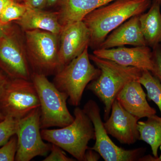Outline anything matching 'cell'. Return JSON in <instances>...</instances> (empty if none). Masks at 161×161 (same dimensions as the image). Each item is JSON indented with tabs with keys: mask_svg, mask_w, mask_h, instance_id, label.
I'll list each match as a JSON object with an SVG mask.
<instances>
[{
	"mask_svg": "<svg viewBox=\"0 0 161 161\" xmlns=\"http://www.w3.org/2000/svg\"><path fill=\"white\" fill-rule=\"evenodd\" d=\"M93 54L111 60L119 65L133 67L151 72L153 69L152 51L147 45L132 47H119L94 50Z\"/></svg>",
	"mask_w": 161,
	"mask_h": 161,
	"instance_id": "cell-13",
	"label": "cell"
},
{
	"mask_svg": "<svg viewBox=\"0 0 161 161\" xmlns=\"http://www.w3.org/2000/svg\"><path fill=\"white\" fill-rule=\"evenodd\" d=\"M115 0H62L58 11L61 26L82 21L91 12Z\"/></svg>",
	"mask_w": 161,
	"mask_h": 161,
	"instance_id": "cell-17",
	"label": "cell"
},
{
	"mask_svg": "<svg viewBox=\"0 0 161 161\" xmlns=\"http://www.w3.org/2000/svg\"><path fill=\"white\" fill-rule=\"evenodd\" d=\"M74 120L66 126L58 129H42V138L55 144L73 156L77 160L84 161L90 141L95 140L93 124L83 109L76 107Z\"/></svg>",
	"mask_w": 161,
	"mask_h": 161,
	"instance_id": "cell-3",
	"label": "cell"
},
{
	"mask_svg": "<svg viewBox=\"0 0 161 161\" xmlns=\"http://www.w3.org/2000/svg\"><path fill=\"white\" fill-rule=\"evenodd\" d=\"M2 37H0V41H1V38H2Z\"/></svg>",
	"mask_w": 161,
	"mask_h": 161,
	"instance_id": "cell-35",
	"label": "cell"
},
{
	"mask_svg": "<svg viewBox=\"0 0 161 161\" xmlns=\"http://www.w3.org/2000/svg\"><path fill=\"white\" fill-rule=\"evenodd\" d=\"M161 161V155L160 157H155L154 156L151 155L143 156L139 160V161Z\"/></svg>",
	"mask_w": 161,
	"mask_h": 161,
	"instance_id": "cell-29",
	"label": "cell"
},
{
	"mask_svg": "<svg viewBox=\"0 0 161 161\" xmlns=\"http://www.w3.org/2000/svg\"><path fill=\"white\" fill-rule=\"evenodd\" d=\"M138 81L147 91V97L158 107L161 115V83L150 71L142 70Z\"/></svg>",
	"mask_w": 161,
	"mask_h": 161,
	"instance_id": "cell-20",
	"label": "cell"
},
{
	"mask_svg": "<svg viewBox=\"0 0 161 161\" xmlns=\"http://www.w3.org/2000/svg\"><path fill=\"white\" fill-rule=\"evenodd\" d=\"M13 1H15V2H19V3H20V2H22V1L23 2V0H13Z\"/></svg>",
	"mask_w": 161,
	"mask_h": 161,
	"instance_id": "cell-34",
	"label": "cell"
},
{
	"mask_svg": "<svg viewBox=\"0 0 161 161\" xmlns=\"http://www.w3.org/2000/svg\"><path fill=\"white\" fill-rule=\"evenodd\" d=\"M161 0H153L148 11L139 16L140 24L147 46L161 43Z\"/></svg>",
	"mask_w": 161,
	"mask_h": 161,
	"instance_id": "cell-18",
	"label": "cell"
},
{
	"mask_svg": "<svg viewBox=\"0 0 161 161\" xmlns=\"http://www.w3.org/2000/svg\"><path fill=\"white\" fill-rule=\"evenodd\" d=\"M31 80L40 100L41 130L62 128L71 123L74 117L67 106V95L59 91L45 75L32 73Z\"/></svg>",
	"mask_w": 161,
	"mask_h": 161,
	"instance_id": "cell-4",
	"label": "cell"
},
{
	"mask_svg": "<svg viewBox=\"0 0 161 161\" xmlns=\"http://www.w3.org/2000/svg\"><path fill=\"white\" fill-rule=\"evenodd\" d=\"M91 35L83 21L63 27L59 36V58L62 68L89 47Z\"/></svg>",
	"mask_w": 161,
	"mask_h": 161,
	"instance_id": "cell-11",
	"label": "cell"
},
{
	"mask_svg": "<svg viewBox=\"0 0 161 161\" xmlns=\"http://www.w3.org/2000/svg\"><path fill=\"white\" fill-rule=\"evenodd\" d=\"M50 153L45 158L43 161H74L76 160L71 158L67 156L66 153L60 147L51 144Z\"/></svg>",
	"mask_w": 161,
	"mask_h": 161,
	"instance_id": "cell-24",
	"label": "cell"
},
{
	"mask_svg": "<svg viewBox=\"0 0 161 161\" xmlns=\"http://www.w3.org/2000/svg\"><path fill=\"white\" fill-rule=\"evenodd\" d=\"M23 2L29 8L43 9L46 6L47 0H23Z\"/></svg>",
	"mask_w": 161,
	"mask_h": 161,
	"instance_id": "cell-26",
	"label": "cell"
},
{
	"mask_svg": "<svg viewBox=\"0 0 161 161\" xmlns=\"http://www.w3.org/2000/svg\"><path fill=\"white\" fill-rule=\"evenodd\" d=\"M0 69L10 79L31 80L24 32L9 24L0 41Z\"/></svg>",
	"mask_w": 161,
	"mask_h": 161,
	"instance_id": "cell-7",
	"label": "cell"
},
{
	"mask_svg": "<svg viewBox=\"0 0 161 161\" xmlns=\"http://www.w3.org/2000/svg\"><path fill=\"white\" fill-rule=\"evenodd\" d=\"M88 47L63 67L53 80L56 87L67 95L69 103L73 106L80 105L86 88L100 74V70L91 63Z\"/></svg>",
	"mask_w": 161,
	"mask_h": 161,
	"instance_id": "cell-6",
	"label": "cell"
},
{
	"mask_svg": "<svg viewBox=\"0 0 161 161\" xmlns=\"http://www.w3.org/2000/svg\"><path fill=\"white\" fill-rule=\"evenodd\" d=\"M62 0H47L46 6H55V5L59 3L60 1Z\"/></svg>",
	"mask_w": 161,
	"mask_h": 161,
	"instance_id": "cell-32",
	"label": "cell"
},
{
	"mask_svg": "<svg viewBox=\"0 0 161 161\" xmlns=\"http://www.w3.org/2000/svg\"><path fill=\"white\" fill-rule=\"evenodd\" d=\"M151 0H115L93 10L83 22L91 35L89 47L98 49L111 32L130 18L149 9Z\"/></svg>",
	"mask_w": 161,
	"mask_h": 161,
	"instance_id": "cell-1",
	"label": "cell"
},
{
	"mask_svg": "<svg viewBox=\"0 0 161 161\" xmlns=\"http://www.w3.org/2000/svg\"><path fill=\"white\" fill-rule=\"evenodd\" d=\"M139 16L130 18L111 32L98 48L108 49L125 45H147L141 30Z\"/></svg>",
	"mask_w": 161,
	"mask_h": 161,
	"instance_id": "cell-15",
	"label": "cell"
},
{
	"mask_svg": "<svg viewBox=\"0 0 161 161\" xmlns=\"http://www.w3.org/2000/svg\"><path fill=\"white\" fill-rule=\"evenodd\" d=\"M84 111L93 124L95 142L92 150L97 151L105 161H137L144 156L146 148L125 150L119 147L110 138L104 126L98 104L89 100L84 106Z\"/></svg>",
	"mask_w": 161,
	"mask_h": 161,
	"instance_id": "cell-9",
	"label": "cell"
},
{
	"mask_svg": "<svg viewBox=\"0 0 161 161\" xmlns=\"http://www.w3.org/2000/svg\"><path fill=\"white\" fill-rule=\"evenodd\" d=\"M111 115L103 123L107 133L120 143L130 145L139 140V119L125 109L115 99L112 104Z\"/></svg>",
	"mask_w": 161,
	"mask_h": 161,
	"instance_id": "cell-12",
	"label": "cell"
},
{
	"mask_svg": "<svg viewBox=\"0 0 161 161\" xmlns=\"http://www.w3.org/2000/svg\"><path fill=\"white\" fill-rule=\"evenodd\" d=\"M40 107L37 92L31 80L10 79L0 97V112L15 119Z\"/></svg>",
	"mask_w": 161,
	"mask_h": 161,
	"instance_id": "cell-8",
	"label": "cell"
},
{
	"mask_svg": "<svg viewBox=\"0 0 161 161\" xmlns=\"http://www.w3.org/2000/svg\"><path fill=\"white\" fill-rule=\"evenodd\" d=\"M17 150V137L12 136L8 142L0 147V161H14Z\"/></svg>",
	"mask_w": 161,
	"mask_h": 161,
	"instance_id": "cell-23",
	"label": "cell"
},
{
	"mask_svg": "<svg viewBox=\"0 0 161 161\" xmlns=\"http://www.w3.org/2000/svg\"><path fill=\"white\" fill-rule=\"evenodd\" d=\"M89 58L100 70V74L86 88L103 103L104 117L106 120L110 115L112 104L119 92L130 81L138 80L142 70L119 65L94 54H89Z\"/></svg>",
	"mask_w": 161,
	"mask_h": 161,
	"instance_id": "cell-2",
	"label": "cell"
},
{
	"mask_svg": "<svg viewBox=\"0 0 161 161\" xmlns=\"http://www.w3.org/2000/svg\"><path fill=\"white\" fill-rule=\"evenodd\" d=\"M27 6L13 0H10L4 9L1 17L0 22L3 25L10 24L22 17L25 14Z\"/></svg>",
	"mask_w": 161,
	"mask_h": 161,
	"instance_id": "cell-21",
	"label": "cell"
},
{
	"mask_svg": "<svg viewBox=\"0 0 161 161\" xmlns=\"http://www.w3.org/2000/svg\"><path fill=\"white\" fill-rule=\"evenodd\" d=\"M18 119L9 116L0 122V147L6 144L12 136L16 135Z\"/></svg>",
	"mask_w": 161,
	"mask_h": 161,
	"instance_id": "cell-22",
	"label": "cell"
},
{
	"mask_svg": "<svg viewBox=\"0 0 161 161\" xmlns=\"http://www.w3.org/2000/svg\"><path fill=\"white\" fill-rule=\"evenodd\" d=\"M116 99L127 112L139 119L148 118L156 113L155 109L148 103L147 95L138 80H132L127 84Z\"/></svg>",
	"mask_w": 161,
	"mask_h": 161,
	"instance_id": "cell-14",
	"label": "cell"
},
{
	"mask_svg": "<svg viewBox=\"0 0 161 161\" xmlns=\"http://www.w3.org/2000/svg\"><path fill=\"white\" fill-rule=\"evenodd\" d=\"M40 117V107L18 119L17 150L15 161H30L36 157L45 156L50 152L51 143L45 142L42 138Z\"/></svg>",
	"mask_w": 161,
	"mask_h": 161,
	"instance_id": "cell-10",
	"label": "cell"
},
{
	"mask_svg": "<svg viewBox=\"0 0 161 161\" xmlns=\"http://www.w3.org/2000/svg\"><path fill=\"white\" fill-rule=\"evenodd\" d=\"M5 116L3 113H2L1 112H0V122L2 121V120H3L5 118Z\"/></svg>",
	"mask_w": 161,
	"mask_h": 161,
	"instance_id": "cell-33",
	"label": "cell"
},
{
	"mask_svg": "<svg viewBox=\"0 0 161 161\" xmlns=\"http://www.w3.org/2000/svg\"><path fill=\"white\" fill-rule=\"evenodd\" d=\"M10 0H0V17L6 5Z\"/></svg>",
	"mask_w": 161,
	"mask_h": 161,
	"instance_id": "cell-30",
	"label": "cell"
},
{
	"mask_svg": "<svg viewBox=\"0 0 161 161\" xmlns=\"http://www.w3.org/2000/svg\"></svg>",
	"mask_w": 161,
	"mask_h": 161,
	"instance_id": "cell-36",
	"label": "cell"
},
{
	"mask_svg": "<svg viewBox=\"0 0 161 161\" xmlns=\"http://www.w3.org/2000/svg\"><path fill=\"white\" fill-rule=\"evenodd\" d=\"M9 24L6 25H3V23L0 22V37L3 36L5 34Z\"/></svg>",
	"mask_w": 161,
	"mask_h": 161,
	"instance_id": "cell-31",
	"label": "cell"
},
{
	"mask_svg": "<svg viewBox=\"0 0 161 161\" xmlns=\"http://www.w3.org/2000/svg\"><path fill=\"white\" fill-rule=\"evenodd\" d=\"M139 140L150 145L153 154L158 157V150L161 147V117L154 115L147 120L138 122Z\"/></svg>",
	"mask_w": 161,
	"mask_h": 161,
	"instance_id": "cell-19",
	"label": "cell"
},
{
	"mask_svg": "<svg viewBox=\"0 0 161 161\" xmlns=\"http://www.w3.org/2000/svg\"><path fill=\"white\" fill-rule=\"evenodd\" d=\"M14 22L23 31L40 30L60 36L62 29L58 11H47L27 7L23 16Z\"/></svg>",
	"mask_w": 161,
	"mask_h": 161,
	"instance_id": "cell-16",
	"label": "cell"
},
{
	"mask_svg": "<svg viewBox=\"0 0 161 161\" xmlns=\"http://www.w3.org/2000/svg\"><path fill=\"white\" fill-rule=\"evenodd\" d=\"M100 157H101L98 153L89 148L85 153L84 161H98Z\"/></svg>",
	"mask_w": 161,
	"mask_h": 161,
	"instance_id": "cell-27",
	"label": "cell"
},
{
	"mask_svg": "<svg viewBox=\"0 0 161 161\" xmlns=\"http://www.w3.org/2000/svg\"><path fill=\"white\" fill-rule=\"evenodd\" d=\"M153 69L151 73L161 83V47L158 45L152 51Z\"/></svg>",
	"mask_w": 161,
	"mask_h": 161,
	"instance_id": "cell-25",
	"label": "cell"
},
{
	"mask_svg": "<svg viewBox=\"0 0 161 161\" xmlns=\"http://www.w3.org/2000/svg\"><path fill=\"white\" fill-rule=\"evenodd\" d=\"M32 73L55 75L62 68L59 58V36L40 30L23 31Z\"/></svg>",
	"mask_w": 161,
	"mask_h": 161,
	"instance_id": "cell-5",
	"label": "cell"
},
{
	"mask_svg": "<svg viewBox=\"0 0 161 161\" xmlns=\"http://www.w3.org/2000/svg\"><path fill=\"white\" fill-rule=\"evenodd\" d=\"M10 78L7 76L1 69H0V97L3 94L4 90L7 84L9 82Z\"/></svg>",
	"mask_w": 161,
	"mask_h": 161,
	"instance_id": "cell-28",
	"label": "cell"
}]
</instances>
